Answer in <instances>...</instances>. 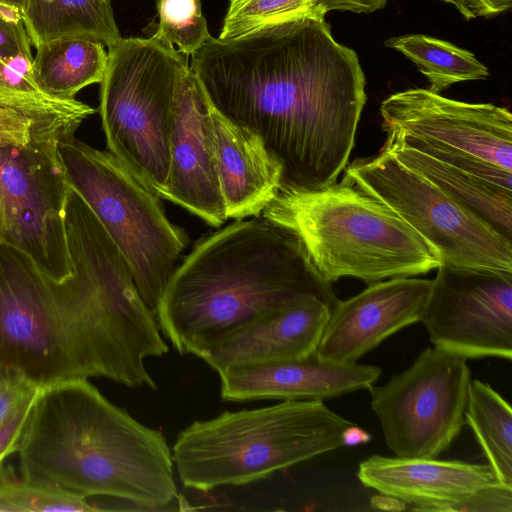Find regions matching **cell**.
<instances>
[{
  "mask_svg": "<svg viewBox=\"0 0 512 512\" xmlns=\"http://www.w3.org/2000/svg\"><path fill=\"white\" fill-rule=\"evenodd\" d=\"M189 67L214 108L262 138L281 165L280 191L336 183L355 144L366 79L325 18L235 39L210 35Z\"/></svg>",
  "mask_w": 512,
  "mask_h": 512,
  "instance_id": "obj_1",
  "label": "cell"
},
{
  "mask_svg": "<svg viewBox=\"0 0 512 512\" xmlns=\"http://www.w3.org/2000/svg\"><path fill=\"white\" fill-rule=\"evenodd\" d=\"M72 274L52 281L0 241V367L40 389L104 377L157 389L144 360L169 350L116 244L90 236L70 244Z\"/></svg>",
  "mask_w": 512,
  "mask_h": 512,
  "instance_id": "obj_2",
  "label": "cell"
},
{
  "mask_svg": "<svg viewBox=\"0 0 512 512\" xmlns=\"http://www.w3.org/2000/svg\"><path fill=\"white\" fill-rule=\"evenodd\" d=\"M17 453L21 475L88 498L162 510L177 496L164 435L112 404L87 379L39 390Z\"/></svg>",
  "mask_w": 512,
  "mask_h": 512,
  "instance_id": "obj_3",
  "label": "cell"
},
{
  "mask_svg": "<svg viewBox=\"0 0 512 512\" xmlns=\"http://www.w3.org/2000/svg\"><path fill=\"white\" fill-rule=\"evenodd\" d=\"M339 300L300 240L263 217L201 238L178 264L156 308L162 334L181 354L303 297Z\"/></svg>",
  "mask_w": 512,
  "mask_h": 512,
  "instance_id": "obj_4",
  "label": "cell"
},
{
  "mask_svg": "<svg viewBox=\"0 0 512 512\" xmlns=\"http://www.w3.org/2000/svg\"><path fill=\"white\" fill-rule=\"evenodd\" d=\"M354 425L320 399L284 400L194 421L178 434L172 458L185 487L240 486L347 446Z\"/></svg>",
  "mask_w": 512,
  "mask_h": 512,
  "instance_id": "obj_5",
  "label": "cell"
},
{
  "mask_svg": "<svg viewBox=\"0 0 512 512\" xmlns=\"http://www.w3.org/2000/svg\"><path fill=\"white\" fill-rule=\"evenodd\" d=\"M262 217L296 235L330 284L342 277L372 284L425 274L441 264L389 207L343 181L314 191H279Z\"/></svg>",
  "mask_w": 512,
  "mask_h": 512,
  "instance_id": "obj_6",
  "label": "cell"
},
{
  "mask_svg": "<svg viewBox=\"0 0 512 512\" xmlns=\"http://www.w3.org/2000/svg\"><path fill=\"white\" fill-rule=\"evenodd\" d=\"M189 68L174 47L153 37L108 47L99 113L108 151L162 196L170 172L176 85Z\"/></svg>",
  "mask_w": 512,
  "mask_h": 512,
  "instance_id": "obj_7",
  "label": "cell"
},
{
  "mask_svg": "<svg viewBox=\"0 0 512 512\" xmlns=\"http://www.w3.org/2000/svg\"><path fill=\"white\" fill-rule=\"evenodd\" d=\"M57 147L70 186L119 248L140 297L155 314L187 234L168 219L161 197L109 151L74 137Z\"/></svg>",
  "mask_w": 512,
  "mask_h": 512,
  "instance_id": "obj_8",
  "label": "cell"
},
{
  "mask_svg": "<svg viewBox=\"0 0 512 512\" xmlns=\"http://www.w3.org/2000/svg\"><path fill=\"white\" fill-rule=\"evenodd\" d=\"M380 112L387 139L512 192V115L507 108L412 88L387 97Z\"/></svg>",
  "mask_w": 512,
  "mask_h": 512,
  "instance_id": "obj_9",
  "label": "cell"
},
{
  "mask_svg": "<svg viewBox=\"0 0 512 512\" xmlns=\"http://www.w3.org/2000/svg\"><path fill=\"white\" fill-rule=\"evenodd\" d=\"M343 182L376 198L437 253L440 262L512 273V241L387 150L347 165Z\"/></svg>",
  "mask_w": 512,
  "mask_h": 512,
  "instance_id": "obj_10",
  "label": "cell"
},
{
  "mask_svg": "<svg viewBox=\"0 0 512 512\" xmlns=\"http://www.w3.org/2000/svg\"><path fill=\"white\" fill-rule=\"evenodd\" d=\"M467 359L427 347L403 372L371 385V407L397 457L436 458L465 423L471 371Z\"/></svg>",
  "mask_w": 512,
  "mask_h": 512,
  "instance_id": "obj_11",
  "label": "cell"
},
{
  "mask_svg": "<svg viewBox=\"0 0 512 512\" xmlns=\"http://www.w3.org/2000/svg\"><path fill=\"white\" fill-rule=\"evenodd\" d=\"M57 143L0 146V241L60 282L72 266L65 221L70 185Z\"/></svg>",
  "mask_w": 512,
  "mask_h": 512,
  "instance_id": "obj_12",
  "label": "cell"
},
{
  "mask_svg": "<svg viewBox=\"0 0 512 512\" xmlns=\"http://www.w3.org/2000/svg\"><path fill=\"white\" fill-rule=\"evenodd\" d=\"M434 347L512 359V273L441 263L421 320Z\"/></svg>",
  "mask_w": 512,
  "mask_h": 512,
  "instance_id": "obj_13",
  "label": "cell"
},
{
  "mask_svg": "<svg viewBox=\"0 0 512 512\" xmlns=\"http://www.w3.org/2000/svg\"><path fill=\"white\" fill-rule=\"evenodd\" d=\"M161 198L212 227H220L228 219L217 173L209 102L190 67L176 85L170 172Z\"/></svg>",
  "mask_w": 512,
  "mask_h": 512,
  "instance_id": "obj_14",
  "label": "cell"
},
{
  "mask_svg": "<svg viewBox=\"0 0 512 512\" xmlns=\"http://www.w3.org/2000/svg\"><path fill=\"white\" fill-rule=\"evenodd\" d=\"M431 280L396 277L378 281L332 308L317 355L326 361L347 364L377 347L383 340L419 322Z\"/></svg>",
  "mask_w": 512,
  "mask_h": 512,
  "instance_id": "obj_15",
  "label": "cell"
},
{
  "mask_svg": "<svg viewBox=\"0 0 512 512\" xmlns=\"http://www.w3.org/2000/svg\"><path fill=\"white\" fill-rule=\"evenodd\" d=\"M331 310L321 298L306 296L236 327L192 354L218 374L305 358L316 352Z\"/></svg>",
  "mask_w": 512,
  "mask_h": 512,
  "instance_id": "obj_16",
  "label": "cell"
},
{
  "mask_svg": "<svg viewBox=\"0 0 512 512\" xmlns=\"http://www.w3.org/2000/svg\"><path fill=\"white\" fill-rule=\"evenodd\" d=\"M381 369L373 365L308 357L229 369L219 374L221 397L241 402L259 399H320L340 396L375 384Z\"/></svg>",
  "mask_w": 512,
  "mask_h": 512,
  "instance_id": "obj_17",
  "label": "cell"
},
{
  "mask_svg": "<svg viewBox=\"0 0 512 512\" xmlns=\"http://www.w3.org/2000/svg\"><path fill=\"white\" fill-rule=\"evenodd\" d=\"M357 476L364 486L427 512H446L449 506L500 482L489 464L380 455L362 461Z\"/></svg>",
  "mask_w": 512,
  "mask_h": 512,
  "instance_id": "obj_18",
  "label": "cell"
},
{
  "mask_svg": "<svg viewBox=\"0 0 512 512\" xmlns=\"http://www.w3.org/2000/svg\"><path fill=\"white\" fill-rule=\"evenodd\" d=\"M209 108L227 218L258 216L281 189V165L258 134Z\"/></svg>",
  "mask_w": 512,
  "mask_h": 512,
  "instance_id": "obj_19",
  "label": "cell"
},
{
  "mask_svg": "<svg viewBox=\"0 0 512 512\" xmlns=\"http://www.w3.org/2000/svg\"><path fill=\"white\" fill-rule=\"evenodd\" d=\"M383 149L512 241V192L386 139Z\"/></svg>",
  "mask_w": 512,
  "mask_h": 512,
  "instance_id": "obj_20",
  "label": "cell"
},
{
  "mask_svg": "<svg viewBox=\"0 0 512 512\" xmlns=\"http://www.w3.org/2000/svg\"><path fill=\"white\" fill-rule=\"evenodd\" d=\"M22 20L34 48L67 37L109 47L122 38L110 0H24Z\"/></svg>",
  "mask_w": 512,
  "mask_h": 512,
  "instance_id": "obj_21",
  "label": "cell"
},
{
  "mask_svg": "<svg viewBox=\"0 0 512 512\" xmlns=\"http://www.w3.org/2000/svg\"><path fill=\"white\" fill-rule=\"evenodd\" d=\"M31 77L45 94L58 99L75 95L94 83H100L107 67L104 45L87 38L67 37L43 42L36 48Z\"/></svg>",
  "mask_w": 512,
  "mask_h": 512,
  "instance_id": "obj_22",
  "label": "cell"
},
{
  "mask_svg": "<svg viewBox=\"0 0 512 512\" xmlns=\"http://www.w3.org/2000/svg\"><path fill=\"white\" fill-rule=\"evenodd\" d=\"M0 104L24 113L34 124L39 140L61 141L96 109L77 99H58L42 92L28 69L0 59Z\"/></svg>",
  "mask_w": 512,
  "mask_h": 512,
  "instance_id": "obj_23",
  "label": "cell"
},
{
  "mask_svg": "<svg viewBox=\"0 0 512 512\" xmlns=\"http://www.w3.org/2000/svg\"><path fill=\"white\" fill-rule=\"evenodd\" d=\"M465 421L497 479L512 486V411L509 403L490 384L471 380Z\"/></svg>",
  "mask_w": 512,
  "mask_h": 512,
  "instance_id": "obj_24",
  "label": "cell"
},
{
  "mask_svg": "<svg viewBox=\"0 0 512 512\" xmlns=\"http://www.w3.org/2000/svg\"><path fill=\"white\" fill-rule=\"evenodd\" d=\"M385 45L409 58L427 77L428 89L437 94L455 83L489 76L488 68L473 53L445 40L409 34L389 38Z\"/></svg>",
  "mask_w": 512,
  "mask_h": 512,
  "instance_id": "obj_25",
  "label": "cell"
},
{
  "mask_svg": "<svg viewBox=\"0 0 512 512\" xmlns=\"http://www.w3.org/2000/svg\"><path fill=\"white\" fill-rule=\"evenodd\" d=\"M324 0H229L219 39H235L261 29L304 19H322Z\"/></svg>",
  "mask_w": 512,
  "mask_h": 512,
  "instance_id": "obj_26",
  "label": "cell"
},
{
  "mask_svg": "<svg viewBox=\"0 0 512 512\" xmlns=\"http://www.w3.org/2000/svg\"><path fill=\"white\" fill-rule=\"evenodd\" d=\"M0 511L2 512H91L102 511L87 498L54 484L17 478L10 467L0 465Z\"/></svg>",
  "mask_w": 512,
  "mask_h": 512,
  "instance_id": "obj_27",
  "label": "cell"
},
{
  "mask_svg": "<svg viewBox=\"0 0 512 512\" xmlns=\"http://www.w3.org/2000/svg\"><path fill=\"white\" fill-rule=\"evenodd\" d=\"M159 23L152 36L191 56L210 36L201 0H157Z\"/></svg>",
  "mask_w": 512,
  "mask_h": 512,
  "instance_id": "obj_28",
  "label": "cell"
},
{
  "mask_svg": "<svg viewBox=\"0 0 512 512\" xmlns=\"http://www.w3.org/2000/svg\"><path fill=\"white\" fill-rule=\"evenodd\" d=\"M31 46L22 17L0 9V59L30 71Z\"/></svg>",
  "mask_w": 512,
  "mask_h": 512,
  "instance_id": "obj_29",
  "label": "cell"
},
{
  "mask_svg": "<svg viewBox=\"0 0 512 512\" xmlns=\"http://www.w3.org/2000/svg\"><path fill=\"white\" fill-rule=\"evenodd\" d=\"M40 388L21 372L0 367V424L34 398Z\"/></svg>",
  "mask_w": 512,
  "mask_h": 512,
  "instance_id": "obj_30",
  "label": "cell"
},
{
  "mask_svg": "<svg viewBox=\"0 0 512 512\" xmlns=\"http://www.w3.org/2000/svg\"><path fill=\"white\" fill-rule=\"evenodd\" d=\"M446 512H512V486L497 482L449 506Z\"/></svg>",
  "mask_w": 512,
  "mask_h": 512,
  "instance_id": "obj_31",
  "label": "cell"
},
{
  "mask_svg": "<svg viewBox=\"0 0 512 512\" xmlns=\"http://www.w3.org/2000/svg\"><path fill=\"white\" fill-rule=\"evenodd\" d=\"M38 139L30 118L21 111L0 104V146H23Z\"/></svg>",
  "mask_w": 512,
  "mask_h": 512,
  "instance_id": "obj_32",
  "label": "cell"
},
{
  "mask_svg": "<svg viewBox=\"0 0 512 512\" xmlns=\"http://www.w3.org/2000/svg\"><path fill=\"white\" fill-rule=\"evenodd\" d=\"M35 398L27 401L0 424V465L7 456L17 452Z\"/></svg>",
  "mask_w": 512,
  "mask_h": 512,
  "instance_id": "obj_33",
  "label": "cell"
},
{
  "mask_svg": "<svg viewBox=\"0 0 512 512\" xmlns=\"http://www.w3.org/2000/svg\"><path fill=\"white\" fill-rule=\"evenodd\" d=\"M451 4L466 20L497 16L511 8L512 0H442Z\"/></svg>",
  "mask_w": 512,
  "mask_h": 512,
  "instance_id": "obj_34",
  "label": "cell"
},
{
  "mask_svg": "<svg viewBox=\"0 0 512 512\" xmlns=\"http://www.w3.org/2000/svg\"><path fill=\"white\" fill-rule=\"evenodd\" d=\"M328 11H350L353 13H372L386 6L388 0H324Z\"/></svg>",
  "mask_w": 512,
  "mask_h": 512,
  "instance_id": "obj_35",
  "label": "cell"
},
{
  "mask_svg": "<svg viewBox=\"0 0 512 512\" xmlns=\"http://www.w3.org/2000/svg\"><path fill=\"white\" fill-rule=\"evenodd\" d=\"M370 440V435L358 428L356 425L349 428L346 434V445H354L357 443L368 442Z\"/></svg>",
  "mask_w": 512,
  "mask_h": 512,
  "instance_id": "obj_36",
  "label": "cell"
},
{
  "mask_svg": "<svg viewBox=\"0 0 512 512\" xmlns=\"http://www.w3.org/2000/svg\"><path fill=\"white\" fill-rule=\"evenodd\" d=\"M24 0H0V9L22 17Z\"/></svg>",
  "mask_w": 512,
  "mask_h": 512,
  "instance_id": "obj_37",
  "label": "cell"
}]
</instances>
